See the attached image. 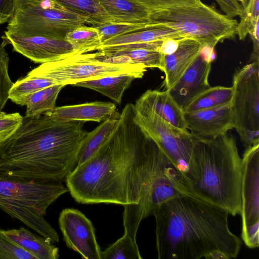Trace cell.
<instances>
[{"instance_id":"obj_1","label":"cell","mask_w":259,"mask_h":259,"mask_svg":"<svg viewBox=\"0 0 259 259\" xmlns=\"http://www.w3.org/2000/svg\"><path fill=\"white\" fill-rule=\"evenodd\" d=\"M126 104L108 138L65 180L74 200L82 204H137L150 178L156 143L134 120Z\"/></svg>"},{"instance_id":"obj_2","label":"cell","mask_w":259,"mask_h":259,"mask_svg":"<svg viewBox=\"0 0 259 259\" xmlns=\"http://www.w3.org/2000/svg\"><path fill=\"white\" fill-rule=\"evenodd\" d=\"M225 209L187 194L173 197L154 211L158 259L236 258L241 241L228 225Z\"/></svg>"},{"instance_id":"obj_3","label":"cell","mask_w":259,"mask_h":259,"mask_svg":"<svg viewBox=\"0 0 259 259\" xmlns=\"http://www.w3.org/2000/svg\"><path fill=\"white\" fill-rule=\"evenodd\" d=\"M43 114L23 117L18 130L0 146L1 174L39 182H61L75 168L87 133L85 121L61 120Z\"/></svg>"},{"instance_id":"obj_4","label":"cell","mask_w":259,"mask_h":259,"mask_svg":"<svg viewBox=\"0 0 259 259\" xmlns=\"http://www.w3.org/2000/svg\"><path fill=\"white\" fill-rule=\"evenodd\" d=\"M194 138L187 169L180 174L183 193L232 216L240 214L242 158L235 139L227 133L215 138Z\"/></svg>"},{"instance_id":"obj_5","label":"cell","mask_w":259,"mask_h":259,"mask_svg":"<svg viewBox=\"0 0 259 259\" xmlns=\"http://www.w3.org/2000/svg\"><path fill=\"white\" fill-rule=\"evenodd\" d=\"M68 191L60 182H39L0 174V208L51 243L59 237L45 220L49 206Z\"/></svg>"},{"instance_id":"obj_6","label":"cell","mask_w":259,"mask_h":259,"mask_svg":"<svg viewBox=\"0 0 259 259\" xmlns=\"http://www.w3.org/2000/svg\"><path fill=\"white\" fill-rule=\"evenodd\" d=\"M150 24L154 27L171 28L184 37L214 49L218 43L235 36L238 22L219 13L214 8L199 3L153 11Z\"/></svg>"},{"instance_id":"obj_7","label":"cell","mask_w":259,"mask_h":259,"mask_svg":"<svg viewBox=\"0 0 259 259\" xmlns=\"http://www.w3.org/2000/svg\"><path fill=\"white\" fill-rule=\"evenodd\" d=\"M8 23L6 30L21 35L65 39L69 32L89 21L55 0H16Z\"/></svg>"},{"instance_id":"obj_8","label":"cell","mask_w":259,"mask_h":259,"mask_svg":"<svg viewBox=\"0 0 259 259\" xmlns=\"http://www.w3.org/2000/svg\"><path fill=\"white\" fill-rule=\"evenodd\" d=\"M181 194H184L180 174L157 145L151 175L139 202L123 206L124 233L136 240L142 221L152 215L159 205Z\"/></svg>"},{"instance_id":"obj_9","label":"cell","mask_w":259,"mask_h":259,"mask_svg":"<svg viewBox=\"0 0 259 259\" xmlns=\"http://www.w3.org/2000/svg\"><path fill=\"white\" fill-rule=\"evenodd\" d=\"M232 83L233 128L245 145L251 146L259 142V61L236 70Z\"/></svg>"},{"instance_id":"obj_10","label":"cell","mask_w":259,"mask_h":259,"mask_svg":"<svg viewBox=\"0 0 259 259\" xmlns=\"http://www.w3.org/2000/svg\"><path fill=\"white\" fill-rule=\"evenodd\" d=\"M147 69L140 64H116L92 61L88 59L84 54H81L41 64L27 75L48 78L58 84L65 86L120 74H132L140 78Z\"/></svg>"},{"instance_id":"obj_11","label":"cell","mask_w":259,"mask_h":259,"mask_svg":"<svg viewBox=\"0 0 259 259\" xmlns=\"http://www.w3.org/2000/svg\"><path fill=\"white\" fill-rule=\"evenodd\" d=\"M134 120L156 143L179 174L187 170L194 143L188 130L180 129L152 111L135 105Z\"/></svg>"},{"instance_id":"obj_12","label":"cell","mask_w":259,"mask_h":259,"mask_svg":"<svg viewBox=\"0 0 259 259\" xmlns=\"http://www.w3.org/2000/svg\"><path fill=\"white\" fill-rule=\"evenodd\" d=\"M241 238L250 248L259 244V142L247 146L242 158Z\"/></svg>"},{"instance_id":"obj_13","label":"cell","mask_w":259,"mask_h":259,"mask_svg":"<svg viewBox=\"0 0 259 259\" xmlns=\"http://www.w3.org/2000/svg\"><path fill=\"white\" fill-rule=\"evenodd\" d=\"M2 45H11L14 51L36 63L43 64L65 59L76 54L65 39L26 36L6 30Z\"/></svg>"},{"instance_id":"obj_14","label":"cell","mask_w":259,"mask_h":259,"mask_svg":"<svg viewBox=\"0 0 259 259\" xmlns=\"http://www.w3.org/2000/svg\"><path fill=\"white\" fill-rule=\"evenodd\" d=\"M59 225L66 245L83 258L101 259L92 223L79 210L66 208L60 213Z\"/></svg>"},{"instance_id":"obj_15","label":"cell","mask_w":259,"mask_h":259,"mask_svg":"<svg viewBox=\"0 0 259 259\" xmlns=\"http://www.w3.org/2000/svg\"><path fill=\"white\" fill-rule=\"evenodd\" d=\"M211 61L201 52L178 81L167 90L183 111L196 98L211 87L208 77Z\"/></svg>"},{"instance_id":"obj_16","label":"cell","mask_w":259,"mask_h":259,"mask_svg":"<svg viewBox=\"0 0 259 259\" xmlns=\"http://www.w3.org/2000/svg\"><path fill=\"white\" fill-rule=\"evenodd\" d=\"M187 130L193 137L215 138L233 128L230 103L216 107L184 112Z\"/></svg>"},{"instance_id":"obj_17","label":"cell","mask_w":259,"mask_h":259,"mask_svg":"<svg viewBox=\"0 0 259 259\" xmlns=\"http://www.w3.org/2000/svg\"><path fill=\"white\" fill-rule=\"evenodd\" d=\"M202 48L196 40L183 38L179 41L175 52L164 55L163 72L165 78L163 87L165 90L171 88L178 81L200 54Z\"/></svg>"},{"instance_id":"obj_18","label":"cell","mask_w":259,"mask_h":259,"mask_svg":"<svg viewBox=\"0 0 259 259\" xmlns=\"http://www.w3.org/2000/svg\"><path fill=\"white\" fill-rule=\"evenodd\" d=\"M55 119L64 120L93 121L98 122L119 117L116 105L107 102L95 101L80 104L56 107L45 113Z\"/></svg>"},{"instance_id":"obj_19","label":"cell","mask_w":259,"mask_h":259,"mask_svg":"<svg viewBox=\"0 0 259 259\" xmlns=\"http://www.w3.org/2000/svg\"><path fill=\"white\" fill-rule=\"evenodd\" d=\"M134 105L151 110L170 124L188 130L184 112L168 90H148L136 101Z\"/></svg>"},{"instance_id":"obj_20","label":"cell","mask_w":259,"mask_h":259,"mask_svg":"<svg viewBox=\"0 0 259 259\" xmlns=\"http://www.w3.org/2000/svg\"><path fill=\"white\" fill-rule=\"evenodd\" d=\"M3 232L36 259H57L59 256L58 247L42 236L35 235L23 227L3 230Z\"/></svg>"},{"instance_id":"obj_21","label":"cell","mask_w":259,"mask_h":259,"mask_svg":"<svg viewBox=\"0 0 259 259\" xmlns=\"http://www.w3.org/2000/svg\"><path fill=\"white\" fill-rule=\"evenodd\" d=\"M114 22L150 24L151 11L132 0H97Z\"/></svg>"},{"instance_id":"obj_22","label":"cell","mask_w":259,"mask_h":259,"mask_svg":"<svg viewBox=\"0 0 259 259\" xmlns=\"http://www.w3.org/2000/svg\"><path fill=\"white\" fill-rule=\"evenodd\" d=\"M137 78L132 74H120L80 81L72 85L95 90L120 104L124 91Z\"/></svg>"},{"instance_id":"obj_23","label":"cell","mask_w":259,"mask_h":259,"mask_svg":"<svg viewBox=\"0 0 259 259\" xmlns=\"http://www.w3.org/2000/svg\"><path fill=\"white\" fill-rule=\"evenodd\" d=\"M183 38L186 37L171 28L157 26L112 38L103 42L99 48L133 43L150 42L169 38Z\"/></svg>"},{"instance_id":"obj_24","label":"cell","mask_w":259,"mask_h":259,"mask_svg":"<svg viewBox=\"0 0 259 259\" xmlns=\"http://www.w3.org/2000/svg\"><path fill=\"white\" fill-rule=\"evenodd\" d=\"M119 121V117L107 119L92 131L87 133L79 150L77 166L85 162L97 151L115 130Z\"/></svg>"},{"instance_id":"obj_25","label":"cell","mask_w":259,"mask_h":259,"mask_svg":"<svg viewBox=\"0 0 259 259\" xmlns=\"http://www.w3.org/2000/svg\"><path fill=\"white\" fill-rule=\"evenodd\" d=\"M55 1L67 10L88 18L89 24L93 26L114 22L97 0Z\"/></svg>"},{"instance_id":"obj_26","label":"cell","mask_w":259,"mask_h":259,"mask_svg":"<svg viewBox=\"0 0 259 259\" xmlns=\"http://www.w3.org/2000/svg\"><path fill=\"white\" fill-rule=\"evenodd\" d=\"M64 87L62 84H56L30 95L26 100L25 117H38L54 109L59 93Z\"/></svg>"},{"instance_id":"obj_27","label":"cell","mask_w":259,"mask_h":259,"mask_svg":"<svg viewBox=\"0 0 259 259\" xmlns=\"http://www.w3.org/2000/svg\"><path fill=\"white\" fill-rule=\"evenodd\" d=\"M56 84H58L51 79L27 75L13 83L9 92V99L17 105L24 106L30 95Z\"/></svg>"},{"instance_id":"obj_28","label":"cell","mask_w":259,"mask_h":259,"mask_svg":"<svg viewBox=\"0 0 259 259\" xmlns=\"http://www.w3.org/2000/svg\"><path fill=\"white\" fill-rule=\"evenodd\" d=\"M65 39L72 46L76 54L98 50L102 45L99 31L93 26L76 28L69 32Z\"/></svg>"},{"instance_id":"obj_29","label":"cell","mask_w":259,"mask_h":259,"mask_svg":"<svg viewBox=\"0 0 259 259\" xmlns=\"http://www.w3.org/2000/svg\"><path fill=\"white\" fill-rule=\"evenodd\" d=\"M232 95V87H211L191 102L183 112L196 111L230 103Z\"/></svg>"},{"instance_id":"obj_30","label":"cell","mask_w":259,"mask_h":259,"mask_svg":"<svg viewBox=\"0 0 259 259\" xmlns=\"http://www.w3.org/2000/svg\"><path fill=\"white\" fill-rule=\"evenodd\" d=\"M101 52L111 55L128 57L134 63L142 64L147 68H158L162 71L163 70L164 55L157 50L136 48L112 52Z\"/></svg>"},{"instance_id":"obj_31","label":"cell","mask_w":259,"mask_h":259,"mask_svg":"<svg viewBox=\"0 0 259 259\" xmlns=\"http://www.w3.org/2000/svg\"><path fill=\"white\" fill-rule=\"evenodd\" d=\"M136 242L124 233L122 237L101 252V259H142Z\"/></svg>"},{"instance_id":"obj_32","label":"cell","mask_w":259,"mask_h":259,"mask_svg":"<svg viewBox=\"0 0 259 259\" xmlns=\"http://www.w3.org/2000/svg\"><path fill=\"white\" fill-rule=\"evenodd\" d=\"M98 29L102 44L112 38L123 34L153 27L151 24H132L110 22L96 26Z\"/></svg>"},{"instance_id":"obj_33","label":"cell","mask_w":259,"mask_h":259,"mask_svg":"<svg viewBox=\"0 0 259 259\" xmlns=\"http://www.w3.org/2000/svg\"><path fill=\"white\" fill-rule=\"evenodd\" d=\"M240 17L236 34L240 40H244L259 21V0H249Z\"/></svg>"},{"instance_id":"obj_34","label":"cell","mask_w":259,"mask_h":259,"mask_svg":"<svg viewBox=\"0 0 259 259\" xmlns=\"http://www.w3.org/2000/svg\"><path fill=\"white\" fill-rule=\"evenodd\" d=\"M9 58L5 46L0 45V112L9 100V94L13 82L8 71Z\"/></svg>"},{"instance_id":"obj_35","label":"cell","mask_w":259,"mask_h":259,"mask_svg":"<svg viewBox=\"0 0 259 259\" xmlns=\"http://www.w3.org/2000/svg\"><path fill=\"white\" fill-rule=\"evenodd\" d=\"M0 259H36L18 245L0 229Z\"/></svg>"},{"instance_id":"obj_36","label":"cell","mask_w":259,"mask_h":259,"mask_svg":"<svg viewBox=\"0 0 259 259\" xmlns=\"http://www.w3.org/2000/svg\"><path fill=\"white\" fill-rule=\"evenodd\" d=\"M23 117L19 113L0 112V146L10 138L22 124Z\"/></svg>"},{"instance_id":"obj_37","label":"cell","mask_w":259,"mask_h":259,"mask_svg":"<svg viewBox=\"0 0 259 259\" xmlns=\"http://www.w3.org/2000/svg\"><path fill=\"white\" fill-rule=\"evenodd\" d=\"M151 11L167 9L169 8L192 5L196 4L201 0H132Z\"/></svg>"},{"instance_id":"obj_38","label":"cell","mask_w":259,"mask_h":259,"mask_svg":"<svg viewBox=\"0 0 259 259\" xmlns=\"http://www.w3.org/2000/svg\"><path fill=\"white\" fill-rule=\"evenodd\" d=\"M221 9L230 18L241 15L243 8L238 0H215Z\"/></svg>"},{"instance_id":"obj_39","label":"cell","mask_w":259,"mask_h":259,"mask_svg":"<svg viewBox=\"0 0 259 259\" xmlns=\"http://www.w3.org/2000/svg\"><path fill=\"white\" fill-rule=\"evenodd\" d=\"M16 0H0V24L8 22L15 9Z\"/></svg>"},{"instance_id":"obj_40","label":"cell","mask_w":259,"mask_h":259,"mask_svg":"<svg viewBox=\"0 0 259 259\" xmlns=\"http://www.w3.org/2000/svg\"><path fill=\"white\" fill-rule=\"evenodd\" d=\"M249 34L253 43V51L251 55L250 61H259V21Z\"/></svg>"},{"instance_id":"obj_41","label":"cell","mask_w":259,"mask_h":259,"mask_svg":"<svg viewBox=\"0 0 259 259\" xmlns=\"http://www.w3.org/2000/svg\"><path fill=\"white\" fill-rule=\"evenodd\" d=\"M249 0H240L241 5L244 9L247 5Z\"/></svg>"},{"instance_id":"obj_42","label":"cell","mask_w":259,"mask_h":259,"mask_svg":"<svg viewBox=\"0 0 259 259\" xmlns=\"http://www.w3.org/2000/svg\"><path fill=\"white\" fill-rule=\"evenodd\" d=\"M238 1L240 2V0H238Z\"/></svg>"}]
</instances>
